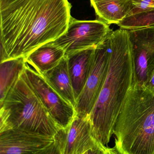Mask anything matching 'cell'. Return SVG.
I'll return each mask as SVG.
<instances>
[{
    "instance_id": "1",
    "label": "cell",
    "mask_w": 154,
    "mask_h": 154,
    "mask_svg": "<svg viewBox=\"0 0 154 154\" xmlns=\"http://www.w3.org/2000/svg\"><path fill=\"white\" fill-rule=\"evenodd\" d=\"M68 0H0L1 62L25 58L67 32Z\"/></svg>"
},
{
    "instance_id": "2",
    "label": "cell",
    "mask_w": 154,
    "mask_h": 154,
    "mask_svg": "<svg viewBox=\"0 0 154 154\" xmlns=\"http://www.w3.org/2000/svg\"><path fill=\"white\" fill-rule=\"evenodd\" d=\"M109 39L110 56L107 75L90 116L94 137L105 146L110 142L121 109L136 81L128 31L116 30L109 35Z\"/></svg>"
},
{
    "instance_id": "3",
    "label": "cell",
    "mask_w": 154,
    "mask_h": 154,
    "mask_svg": "<svg viewBox=\"0 0 154 154\" xmlns=\"http://www.w3.org/2000/svg\"><path fill=\"white\" fill-rule=\"evenodd\" d=\"M114 134L119 154H154V93L135 82L121 109Z\"/></svg>"
},
{
    "instance_id": "4",
    "label": "cell",
    "mask_w": 154,
    "mask_h": 154,
    "mask_svg": "<svg viewBox=\"0 0 154 154\" xmlns=\"http://www.w3.org/2000/svg\"><path fill=\"white\" fill-rule=\"evenodd\" d=\"M0 106V133L14 129L54 137L61 129L33 88L24 70Z\"/></svg>"
},
{
    "instance_id": "5",
    "label": "cell",
    "mask_w": 154,
    "mask_h": 154,
    "mask_svg": "<svg viewBox=\"0 0 154 154\" xmlns=\"http://www.w3.org/2000/svg\"><path fill=\"white\" fill-rule=\"evenodd\" d=\"M109 24L99 20H80L71 17L67 32L52 43L62 48L65 56L97 47L113 32Z\"/></svg>"
},
{
    "instance_id": "6",
    "label": "cell",
    "mask_w": 154,
    "mask_h": 154,
    "mask_svg": "<svg viewBox=\"0 0 154 154\" xmlns=\"http://www.w3.org/2000/svg\"><path fill=\"white\" fill-rule=\"evenodd\" d=\"M110 56L109 36L96 49L91 72L76 101L75 109L77 116L86 118L90 116L106 79Z\"/></svg>"
},
{
    "instance_id": "7",
    "label": "cell",
    "mask_w": 154,
    "mask_h": 154,
    "mask_svg": "<svg viewBox=\"0 0 154 154\" xmlns=\"http://www.w3.org/2000/svg\"><path fill=\"white\" fill-rule=\"evenodd\" d=\"M24 71L30 84L55 123L60 129L67 128L76 117L74 107L27 63Z\"/></svg>"
},
{
    "instance_id": "8",
    "label": "cell",
    "mask_w": 154,
    "mask_h": 154,
    "mask_svg": "<svg viewBox=\"0 0 154 154\" xmlns=\"http://www.w3.org/2000/svg\"><path fill=\"white\" fill-rule=\"evenodd\" d=\"M61 154H83L100 144L95 138L90 116H76L67 128L61 129L54 137Z\"/></svg>"
},
{
    "instance_id": "9",
    "label": "cell",
    "mask_w": 154,
    "mask_h": 154,
    "mask_svg": "<svg viewBox=\"0 0 154 154\" xmlns=\"http://www.w3.org/2000/svg\"><path fill=\"white\" fill-rule=\"evenodd\" d=\"M128 31L134 53L136 82L143 87L154 68V25Z\"/></svg>"
},
{
    "instance_id": "10",
    "label": "cell",
    "mask_w": 154,
    "mask_h": 154,
    "mask_svg": "<svg viewBox=\"0 0 154 154\" xmlns=\"http://www.w3.org/2000/svg\"><path fill=\"white\" fill-rule=\"evenodd\" d=\"M54 142V137L9 129L0 133V154H38Z\"/></svg>"
},
{
    "instance_id": "11",
    "label": "cell",
    "mask_w": 154,
    "mask_h": 154,
    "mask_svg": "<svg viewBox=\"0 0 154 154\" xmlns=\"http://www.w3.org/2000/svg\"><path fill=\"white\" fill-rule=\"evenodd\" d=\"M97 47H92L66 55L74 94L78 97L91 72Z\"/></svg>"
},
{
    "instance_id": "12",
    "label": "cell",
    "mask_w": 154,
    "mask_h": 154,
    "mask_svg": "<svg viewBox=\"0 0 154 154\" xmlns=\"http://www.w3.org/2000/svg\"><path fill=\"white\" fill-rule=\"evenodd\" d=\"M65 56L64 51L51 42L42 45L30 53L25 62L40 75L56 67Z\"/></svg>"
},
{
    "instance_id": "13",
    "label": "cell",
    "mask_w": 154,
    "mask_h": 154,
    "mask_svg": "<svg viewBox=\"0 0 154 154\" xmlns=\"http://www.w3.org/2000/svg\"><path fill=\"white\" fill-rule=\"evenodd\" d=\"M133 0H90L98 20L117 25L130 12Z\"/></svg>"
},
{
    "instance_id": "14",
    "label": "cell",
    "mask_w": 154,
    "mask_h": 154,
    "mask_svg": "<svg viewBox=\"0 0 154 154\" xmlns=\"http://www.w3.org/2000/svg\"><path fill=\"white\" fill-rule=\"evenodd\" d=\"M42 76L62 97L75 108L76 98L66 56L56 67Z\"/></svg>"
},
{
    "instance_id": "15",
    "label": "cell",
    "mask_w": 154,
    "mask_h": 154,
    "mask_svg": "<svg viewBox=\"0 0 154 154\" xmlns=\"http://www.w3.org/2000/svg\"><path fill=\"white\" fill-rule=\"evenodd\" d=\"M25 58L11 59L1 62L0 65V103L17 81L25 69Z\"/></svg>"
},
{
    "instance_id": "16",
    "label": "cell",
    "mask_w": 154,
    "mask_h": 154,
    "mask_svg": "<svg viewBox=\"0 0 154 154\" xmlns=\"http://www.w3.org/2000/svg\"><path fill=\"white\" fill-rule=\"evenodd\" d=\"M120 29L131 30L154 25V11L128 15L117 24Z\"/></svg>"
},
{
    "instance_id": "17",
    "label": "cell",
    "mask_w": 154,
    "mask_h": 154,
    "mask_svg": "<svg viewBox=\"0 0 154 154\" xmlns=\"http://www.w3.org/2000/svg\"><path fill=\"white\" fill-rule=\"evenodd\" d=\"M152 11H154V0H133L132 9L127 16Z\"/></svg>"
},
{
    "instance_id": "18",
    "label": "cell",
    "mask_w": 154,
    "mask_h": 154,
    "mask_svg": "<svg viewBox=\"0 0 154 154\" xmlns=\"http://www.w3.org/2000/svg\"><path fill=\"white\" fill-rule=\"evenodd\" d=\"M38 154H61L58 143L55 141L50 145L41 151Z\"/></svg>"
},
{
    "instance_id": "19",
    "label": "cell",
    "mask_w": 154,
    "mask_h": 154,
    "mask_svg": "<svg viewBox=\"0 0 154 154\" xmlns=\"http://www.w3.org/2000/svg\"><path fill=\"white\" fill-rule=\"evenodd\" d=\"M142 88L154 93V68L148 75L143 87Z\"/></svg>"
},
{
    "instance_id": "20",
    "label": "cell",
    "mask_w": 154,
    "mask_h": 154,
    "mask_svg": "<svg viewBox=\"0 0 154 154\" xmlns=\"http://www.w3.org/2000/svg\"><path fill=\"white\" fill-rule=\"evenodd\" d=\"M106 146H98L90 149L83 154H105Z\"/></svg>"
},
{
    "instance_id": "21",
    "label": "cell",
    "mask_w": 154,
    "mask_h": 154,
    "mask_svg": "<svg viewBox=\"0 0 154 154\" xmlns=\"http://www.w3.org/2000/svg\"><path fill=\"white\" fill-rule=\"evenodd\" d=\"M105 154H119L118 151L114 148H110L107 147L105 151Z\"/></svg>"
}]
</instances>
